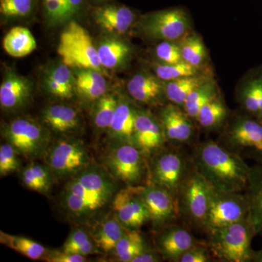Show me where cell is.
<instances>
[{
  "label": "cell",
  "mask_w": 262,
  "mask_h": 262,
  "mask_svg": "<svg viewBox=\"0 0 262 262\" xmlns=\"http://www.w3.org/2000/svg\"><path fill=\"white\" fill-rule=\"evenodd\" d=\"M115 192V183L106 171L96 167L82 169L65 187L63 207L72 216L85 218L106 206Z\"/></svg>",
  "instance_id": "2"
},
{
  "label": "cell",
  "mask_w": 262,
  "mask_h": 262,
  "mask_svg": "<svg viewBox=\"0 0 262 262\" xmlns=\"http://www.w3.org/2000/svg\"><path fill=\"white\" fill-rule=\"evenodd\" d=\"M180 262H206L208 256L206 251L199 248H191L178 258Z\"/></svg>",
  "instance_id": "45"
},
{
  "label": "cell",
  "mask_w": 262,
  "mask_h": 262,
  "mask_svg": "<svg viewBox=\"0 0 262 262\" xmlns=\"http://www.w3.org/2000/svg\"><path fill=\"white\" fill-rule=\"evenodd\" d=\"M157 77L163 81H172L182 77H189L198 74V67L185 61L177 63H158L155 66Z\"/></svg>",
  "instance_id": "35"
},
{
  "label": "cell",
  "mask_w": 262,
  "mask_h": 262,
  "mask_svg": "<svg viewBox=\"0 0 262 262\" xmlns=\"http://www.w3.org/2000/svg\"><path fill=\"white\" fill-rule=\"evenodd\" d=\"M256 151H258V154L261 155L262 157V144L261 145L257 146V147L254 148Z\"/></svg>",
  "instance_id": "50"
},
{
  "label": "cell",
  "mask_w": 262,
  "mask_h": 262,
  "mask_svg": "<svg viewBox=\"0 0 262 262\" xmlns=\"http://www.w3.org/2000/svg\"><path fill=\"white\" fill-rule=\"evenodd\" d=\"M32 85L28 80L9 72L0 86V104L5 110H15L23 106L31 95Z\"/></svg>",
  "instance_id": "15"
},
{
  "label": "cell",
  "mask_w": 262,
  "mask_h": 262,
  "mask_svg": "<svg viewBox=\"0 0 262 262\" xmlns=\"http://www.w3.org/2000/svg\"><path fill=\"white\" fill-rule=\"evenodd\" d=\"M227 115L224 103L217 98H213L200 110L196 119L202 126L211 127L220 123Z\"/></svg>",
  "instance_id": "36"
},
{
  "label": "cell",
  "mask_w": 262,
  "mask_h": 262,
  "mask_svg": "<svg viewBox=\"0 0 262 262\" xmlns=\"http://www.w3.org/2000/svg\"><path fill=\"white\" fill-rule=\"evenodd\" d=\"M18 153L10 144H2L0 147V175L6 177L19 168Z\"/></svg>",
  "instance_id": "41"
},
{
  "label": "cell",
  "mask_w": 262,
  "mask_h": 262,
  "mask_svg": "<svg viewBox=\"0 0 262 262\" xmlns=\"http://www.w3.org/2000/svg\"><path fill=\"white\" fill-rule=\"evenodd\" d=\"M140 194L149 219L155 222L169 220L179 212L178 204L171 192L160 187H141Z\"/></svg>",
  "instance_id": "13"
},
{
  "label": "cell",
  "mask_w": 262,
  "mask_h": 262,
  "mask_svg": "<svg viewBox=\"0 0 262 262\" xmlns=\"http://www.w3.org/2000/svg\"><path fill=\"white\" fill-rule=\"evenodd\" d=\"M115 255L119 261L129 262L145 251L144 239L137 231L128 230L117 243Z\"/></svg>",
  "instance_id": "31"
},
{
  "label": "cell",
  "mask_w": 262,
  "mask_h": 262,
  "mask_svg": "<svg viewBox=\"0 0 262 262\" xmlns=\"http://www.w3.org/2000/svg\"><path fill=\"white\" fill-rule=\"evenodd\" d=\"M2 244L6 245L17 252L33 260L39 259L46 255V249L42 245L32 239L19 236L10 235L1 232Z\"/></svg>",
  "instance_id": "33"
},
{
  "label": "cell",
  "mask_w": 262,
  "mask_h": 262,
  "mask_svg": "<svg viewBox=\"0 0 262 262\" xmlns=\"http://www.w3.org/2000/svg\"><path fill=\"white\" fill-rule=\"evenodd\" d=\"M124 227L116 215L113 218L108 219L101 224L94 234L95 244L104 252L108 253L115 250L117 243L126 232Z\"/></svg>",
  "instance_id": "29"
},
{
  "label": "cell",
  "mask_w": 262,
  "mask_h": 262,
  "mask_svg": "<svg viewBox=\"0 0 262 262\" xmlns=\"http://www.w3.org/2000/svg\"><path fill=\"white\" fill-rule=\"evenodd\" d=\"M67 1L72 17L80 11L84 4V0H67Z\"/></svg>",
  "instance_id": "48"
},
{
  "label": "cell",
  "mask_w": 262,
  "mask_h": 262,
  "mask_svg": "<svg viewBox=\"0 0 262 262\" xmlns=\"http://www.w3.org/2000/svg\"><path fill=\"white\" fill-rule=\"evenodd\" d=\"M184 200L191 216L196 222H206L213 189L196 170L184 185Z\"/></svg>",
  "instance_id": "11"
},
{
  "label": "cell",
  "mask_w": 262,
  "mask_h": 262,
  "mask_svg": "<svg viewBox=\"0 0 262 262\" xmlns=\"http://www.w3.org/2000/svg\"><path fill=\"white\" fill-rule=\"evenodd\" d=\"M213 250L227 261H251L254 256L251 241L256 235L247 218L213 232Z\"/></svg>",
  "instance_id": "4"
},
{
  "label": "cell",
  "mask_w": 262,
  "mask_h": 262,
  "mask_svg": "<svg viewBox=\"0 0 262 262\" xmlns=\"http://www.w3.org/2000/svg\"><path fill=\"white\" fill-rule=\"evenodd\" d=\"M140 27L150 37L174 41L185 35L189 27V18L182 8H170L143 17Z\"/></svg>",
  "instance_id": "7"
},
{
  "label": "cell",
  "mask_w": 262,
  "mask_h": 262,
  "mask_svg": "<svg viewBox=\"0 0 262 262\" xmlns=\"http://www.w3.org/2000/svg\"><path fill=\"white\" fill-rule=\"evenodd\" d=\"M76 92L89 100H98L106 94L107 84L101 71L80 69L76 72Z\"/></svg>",
  "instance_id": "23"
},
{
  "label": "cell",
  "mask_w": 262,
  "mask_h": 262,
  "mask_svg": "<svg viewBox=\"0 0 262 262\" xmlns=\"http://www.w3.org/2000/svg\"><path fill=\"white\" fill-rule=\"evenodd\" d=\"M141 187L130 186L114 196L113 207L115 215L127 228H138L149 220V213L141 199Z\"/></svg>",
  "instance_id": "10"
},
{
  "label": "cell",
  "mask_w": 262,
  "mask_h": 262,
  "mask_svg": "<svg viewBox=\"0 0 262 262\" xmlns=\"http://www.w3.org/2000/svg\"><path fill=\"white\" fill-rule=\"evenodd\" d=\"M192 236L184 229L169 230L162 236L160 248L163 254L174 259H178L182 254L193 247Z\"/></svg>",
  "instance_id": "25"
},
{
  "label": "cell",
  "mask_w": 262,
  "mask_h": 262,
  "mask_svg": "<svg viewBox=\"0 0 262 262\" xmlns=\"http://www.w3.org/2000/svg\"><path fill=\"white\" fill-rule=\"evenodd\" d=\"M216 98L215 84L208 80L193 91L184 103L185 113L189 117H196L203 106L213 98Z\"/></svg>",
  "instance_id": "32"
},
{
  "label": "cell",
  "mask_w": 262,
  "mask_h": 262,
  "mask_svg": "<svg viewBox=\"0 0 262 262\" xmlns=\"http://www.w3.org/2000/svg\"><path fill=\"white\" fill-rule=\"evenodd\" d=\"M98 1H104V0H98Z\"/></svg>",
  "instance_id": "51"
},
{
  "label": "cell",
  "mask_w": 262,
  "mask_h": 262,
  "mask_svg": "<svg viewBox=\"0 0 262 262\" xmlns=\"http://www.w3.org/2000/svg\"><path fill=\"white\" fill-rule=\"evenodd\" d=\"M246 189L247 220L256 235L262 236V164L251 168Z\"/></svg>",
  "instance_id": "14"
},
{
  "label": "cell",
  "mask_w": 262,
  "mask_h": 262,
  "mask_svg": "<svg viewBox=\"0 0 262 262\" xmlns=\"http://www.w3.org/2000/svg\"><path fill=\"white\" fill-rule=\"evenodd\" d=\"M45 14L48 23L58 26L72 18L67 0H42Z\"/></svg>",
  "instance_id": "38"
},
{
  "label": "cell",
  "mask_w": 262,
  "mask_h": 262,
  "mask_svg": "<svg viewBox=\"0 0 262 262\" xmlns=\"http://www.w3.org/2000/svg\"><path fill=\"white\" fill-rule=\"evenodd\" d=\"M160 80L150 74H137L129 81L127 91L131 97L139 102H155L165 93V84Z\"/></svg>",
  "instance_id": "19"
},
{
  "label": "cell",
  "mask_w": 262,
  "mask_h": 262,
  "mask_svg": "<svg viewBox=\"0 0 262 262\" xmlns=\"http://www.w3.org/2000/svg\"><path fill=\"white\" fill-rule=\"evenodd\" d=\"M136 113L127 101H118L110 126L114 138L124 142H134Z\"/></svg>",
  "instance_id": "22"
},
{
  "label": "cell",
  "mask_w": 262,
  "mask_h": 262,
  "mask_svg": "<svg viewBox=\"0 0 262 262\" xmlns=\"http://www.w3.org/2000/svg\"><path fill=\"white\" fill-rule=\"evenodd\" d=\"M158 261H160V256H158V253L144 251V252L133 258L130 262H155Z\"/></svg>",
  "instance_id": "46"
},
{
  "label": "cell",
  "mask_w": 262,
  "mask_h": 262,
  "mask_svg": "<svg viewBox=\"0 0 262 262\" xmlns=\"http://www.w3.org/2000/svg\"><path fill=\"white\" fill-rule=\"evenodd\" d=\"M162 126L165 136L170 140L185 141L192 134V125L187 114L177 106L169 104L163 108L160 115Z\"/></svg>",
  "instance_id": "18"
},
{
  "label": "cell",
  "mask_w": 262,
  "mask_h": 262,
  "mask_svg": "<svg viewBox=\"0 0 262 262\" xmlns=\"http://www.w3.org/2000/svg\"><path fill=\"white\" fill-rule=\"evenodd\" d=\"M21 180L31 190L45 193L51 185V176L49 169L39 163H31L24 169Z\"/></svg>",
  "instance_id": "30"
},
{
  "label": "cell",
  "mask_w": 262,
  "mask_h": 262,
  "mask_svg": "<svg viewBox=\"0 0 262 262\" xmlns=\"http://www.w3.org/2000/svg\"><path fill=\"white\" fill-rule=\"evenodd\" d=\"M165 133L154 117L146 112L136 113L134 143L141 153L151 154L163 145Z\"/></svg>",
  "instance_id": "12"
},
{
  "label": "cell",
  "mask_w": 262,
  "mask_h": 262,
  "mask_svg": "<svg viewBox=\"0 0 262 262\" xmlns=\"http://www.w3.org/2000/svg\"><path fill=\"white\" fill-rule=\"evenodd\" d=\"M118 101L113 95L105 94L98 99L94 113V122L100 129L110 128Z\"/></svg>",
  "instance_id": "37"
},
{
  "label": "cell",
  "mask_w": 262,
  "mask_h": 262,
  "mask_svg": "<svg viewBox=\"0 0 262 262\" xmlns=\"http://www.w3.org/2000/svg\"><path fill=\"white\" fill-rule=\"evenodd\" d=\"M253 260L255 261L262 262V249L254 253Z\"/></svg>",
  "instance_id": "49"
},
{
  "label": "cell",
  "mask_w": 262,
  "mask_h": 262,
  "mask_svg": "<svg viewBox=\"0 0 262 262\" xmlns=\"http://www.w3.org/2000/svg\"><path fill=\"white\" fill-rule=\"evenodd\" d=\"M3 48L9 56L23 58L37 48V42L29 29L15 27L7 33L3 39Z\"/></svg>",
  "instance_id": "24"
},
{
  "label": "cell",
  "mask_w": 262,
  "mask_h": 262,
  "mask_svg": "<svg viewBox=\"0 0 262 262\" xmlns=\"http://www.w3.org/2000/svg\"><path fill=\"white\" fill-rule=\"evenodd\" d=\"M35 0H0V13L7 18H22L32 13Z\"/></svg>",
  "instance_id": "40"
},
{
  "label": "cell",
  "mask_w": 262,
  "mask_h": 262,
  "mask_svg": "<svg viewBox=\"0 0 262 262\" xmlns=\"http://www.w3.org/2000/svg\"><path fill=\"white\" fill-rule=\"evenodd\" d=\"M248 216L246 196L239 193L220 192L213 189L205 225L215 230L241 222Z\"/></svg>",
  "instance_id": "6"
},
{
  "label": "cell",
  "mask_w": 262,
  "mask_h": 262,
  "mask_svg": "<svg viewBox=\"0 0 262 262\" xmlns=\"http://www.w3.org/2000/svg\"><path fill=\"white\" fill-rule=\"evenodd\" d=\"M57 53L62 63L72 68L101 71L98 50L89 33L80 24L71 20L61 32Z\"/></svg>",
  "instance_id": "3"
},
{
  "label": "cell",
  "mask_w": 262,
  "mask_h": 262,
  "mask_svg": "<svg viewBox=\"0 0 262 262\" xmlns=\"http://www.w3.org/2000/svg\"><path fill=\"white\" fill-rule=\"evenodd\" d=\"M107 163L117 179L127 184H134L143 175L142 153L130 143L114 148L108 153Z\"/></svg>",
  "instance_id": "9"
},
{
  "label": "cell",
  "mask_w": 262,
  "mask_h": 262,
  "mask_svg": "<svg viewBox=\"0 0 262 262\" xmlns=\"http://www.w3.org/2000/svg\"><path fill=\"white\" fill-rule=\"evenodd\" d=\"M196 162V170L217 192L239 193L247 187L251 167L218 144L201 146Z\"/></svg>",
  "instance_id": "1"
},
{
  "label": "cell",
  "mask_w": 262,
  "mask_h": 262,
  "mask_svg": "<svg viewBox=\"0 0 262 262\" xmlns=\"http://www.w3.org/2000/svg\"><path fill=\"white\" fill-rule=\"evenodd\" d=\"M183 170L180 157L173 152L165 153L155 164L154 179L158 186L173 192L181 183Z\"/></svg>",
  "instance_id": "17"
},
{
  "label": "cell",
  "mask_w": 262,
  "mask_h": 262,
  "mask_svg": "<svg viewBox=\"0 0 262 262\" xmlns=\"http://www.w3.org/2000/svg\"><path fill=\"white\" fill-rule=\"evenodd\" d=\"M94 241L89 239L78 250H77L76 254L82 255V256H87V255L91 254L95 251Z\"/></svg>",
  "instance_id": "47"
},
{
  "label": "cell",
  "mask_w": 262,
  "mask_h": 262,
  "mask_svg": "<svg viewBox=\"0 0 262 262\" xmlns=\"http://www.w3.org/2000/svg\"><path fill=\"white\" fill-rule=\"evenodd\" d=\"M156 56L164 63H177L183 61L180 46L173 41H164L156 48Z\"/></svg>",
  "instance_id": "42"
},
{
  "label": "cell",
  "mask_w": 262,
  "mask_h": 262,
  "mask_svg": "<svg viewBox=\"0 0 262 262\" xmlns=\"http://www.w3.org/2000/svg\"><path fill=\"white\" fill-rule=\"evenodd\" d=\"M5 137L18 154L34 158L47 148L48 135L37 122L19 118L10 122L4 130Z\"/></svg>",
  "instance_id": "5"
},
{
  "label": "cell",
  "mask_w": 262,
  "mask_h": 262,
  "mask_svg": "<svg viewBox=\"0 0 262 262\" xmlns=\"http://www.w3.org/2000/svg\"><path fill=\"white\" fill-rule=\"evenodd\" d=\"M262 96V75L250 80L243 93V101L245 108L258 117L260 102Z\"/></svg>",
  "instance_id": "39"
},
{
  "label": "cell",
  "mask_w": 262,
  "mask_h": 262,
  "mask_svg": "<svg viewBox=\"0 0 262 262\" xmlns=\"http://www.w3.org/2000/svg\"><path fill=\"white\" fill-rule=\"evenodd\" d=\"M183 61L194 67H199L206 58V50L201 37L188 36L180 45Z\"/></svg>",
  "instance_id": "34"
},
{
  "label": "cell",
  "mask_w": 262,
  "mask_h": 262,
  "mask_svg": "<svg viewBox=\"0 0 262 262\" xmlns=\"http://www.w3.org/2000/svg\"><path fill=\"white\" fill-rule=\"evenodd\" d=\"M94 18L98 26L108 32L124 34L135 20L134 12L122 5H106L95 10Z\"/></svg>",
  "instance_id": "16"
},
{
  "label": "cell",
  "mask_w": 262,
  "mask_h": 262,
  "mask_svg": "<svg viewBox=\"0 0 262 262\" xmlns=\"http://www.w3.org/2000/svg\"><path fill=\"white\" fill-rule=\"evenodd\" d=\"M208 80L206 76L196 75L168 81L165 84V94L172 103L184 104L189 95Z\"/></svg>",
  "instance_id": "28"
},
{
  "label": "cell",
  "mask_w": 262,
  "mask_h": 262,
  "mask_svg": "<svg viewBox=\"0 0 262 262\" xmlns=\"http://www.w3.org/2000/svg\"><path fill=\"white\" fill-rule=\"evenodd\" d=\"M230 139L236 145L256 148L262 144V123L257 120H239L230 131Z\"/></svg>",
  "instance_id": "26"
},
{
  "label": "cell",
  "mask_w": 262,
  "mask_h": 262,
  "mask_svg": "<svg viewBox=\"0 0 262 262\" xmlns=\"http://www.w3.org/2000/svg\"><path fill=\"white\" fill-rule=\"evenodd\" d=\"M89 239H91V237L84 229H76L70 234V237L63 245L62 251L67 253H75Z\"/></svg>",
  "instance_id": "43"
},
{
  "label": "cell",
  "mask_w": 262,
  "mask_h": 262,
  "mask_svg": "<svg viewBox=\"0 0 262 262\" xmlns=\"http://www.w3.org/2000/svg\"><path fill=\"white\" fill-rule=\"evenodd\" d=\"M46 89L53 96L70 99L76 93L75 77L70 67L62 63L48 71L45 77Z\"/></svg>",
  "instance_id": "20"
},
{
  "label": "cell",
  "mask_w": 262,
  "mask_h": 262,
  "mask_svg": "<svg viewBox=\"0 0 262 262\" xmlns=\"http://www.w3.org/2000/svg\"><path fill=\"white\" fill-rule=\"evenodd\" d=\"M46 260L51 262H83L86 261L85 256L76 253H67L64 251H55L48 253Z\"/></svg>",
  "instance_id": "44"
},
{
  "label": "cell",
  "mask_w": 262,
  "mask_h": 262,
  "mask_svg": "<svg viewBox=\"0 0 262 262\" xmlns=\"http://www.w3.org/2000/svg\"><path fill=\"white\" fill-rule=\"evenodd\" d=\"M42 120L52 130L67 133L80 125V115L75 108L68 105L55 104L48 106L42 113Z\"/></svg>",
  "instance_id": "21"
},
{
  "label": "cell",
  "mask_w": 262,
  "mask_h": 262,
  "mask_svg": "<svg viewBox=\"0 0 262 262\" xmlns=\"http://www.w3.org/2000/svg\"><path fill=\"white\" fill-rule=\"evenodd\" d=\"M46 160L53 173L67 176L82 170L89 163V155L80 141H60L48 151Z\"/></svg>",
  "instance_id": "8"
},
{
  "label": "cell",
  "mask_w": 262,
  "mask_h": 262,
  "mask_svg": "<svg viewBox=\"0 0 262 262\" xmlns=\"http://www.w3.org/2000/svg\"><path fill=\"white\" fill-rule=\"evenodd\" d=\"M98 56L101 67L114 69L121 65L130 53L126 43L116 38H108L100 43Z\"/></svg>",
  "instance_id": "27"
}]
</instances>
